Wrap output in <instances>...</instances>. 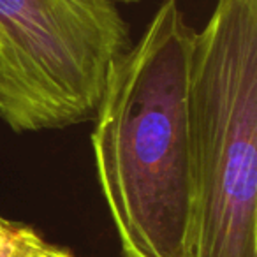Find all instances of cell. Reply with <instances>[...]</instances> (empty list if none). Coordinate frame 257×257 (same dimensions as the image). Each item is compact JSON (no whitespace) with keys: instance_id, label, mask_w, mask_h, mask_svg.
Masks as SVG:
<instances>
[{"instance_id":"6da1fadb","label":"cell","mask_w":257,"mask_h":257,"mask_svg":"<svg viewBox=\"0 0 257 257\" xmlns=\"http://www.w3.org/2000/svg\"><path fill=\"white\" fill-rule=\"evenodd\" d=\"M194 36L178 0H162L111 64L93 116L95 173L123 257H190Z\"/></svg>"},{"instance_id":"7a4b0ae2","label":"cell","mask_w":257,"mask_h":257,"mask_svg":"<svg viewBox=\"0 0 257 257\" xmlns=\"http://www.w3.org/2000/svg\"><path fill=\"white\" fill-rule=\"evenodd\" d=\"M192 245L211 255L257 246V0H217L194 36Z\"/></svg>"},{"instance_id":"3957f363","label":"cell","mask_w":257,"mask_h":257,"mask_svg":"<svg viewBox=\"0 0 257 257\" xmlns=\"http://www.w3.org/2000/svg\"><path fill=\"white\" fill-rule=\"evenodd\" d=\"M128 46L109 0H0V118L15 133L93 120Z\"/></svg>"},{"instance_id":"277c9868","label":"cell","mask_w":257,"mask_h":257,"mask_svg":"<svg viewBox=\"0 0 257 257\" xmlns=\"http://www.w3.org/2000/svg\"><path fill=\"white\" fill-rule=\"evenodd\" d=\"M50 245L30 225L0 217V257H41Z\"/></svg>"},{"instance_id":"5b68a950","label":"cell","mask_w":257,"mask_h":257,"mask_svg":"<svg viewBox=\"0 0 257 257\" xmlns=\"http://www.w3.org/2000/svg\"><path fill=\"white\" fill-rule=\"evenodd\" d=\"M41 257H74L69 250L62 248V246H55V245H50V248L43 253Z\"/></svg>"},{"instance_id":"8992f818","label":"cell","mask_w":257,"mask_h":257,"mask_svg":"<svg viewBox=\"0 0 257 257\" xmlns=\"http://www.w3.org/2000/svg\"><path fill=\"white\" fill-rule=\"evenodd\" d=\"M109 2H113V4H116V2H140V0H109Z\"/></svg>"}]
</instances>
